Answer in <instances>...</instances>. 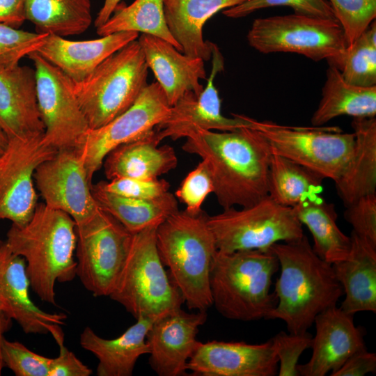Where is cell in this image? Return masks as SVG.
Here are the masks:
<instances>
[{
	"mask_svg": "<svg viewBox=\"0 0 376 376\" xmlns=\"http://www.w3.org/2000/svg\"><path fill=\"white\" fill-rule=\"evenodd\" d=\"M246 0H164L166 24L182 53L208 61L213 43L205 41L203 28L205 22L220 10Z\"/></svg>",
	"mask_w": 376,
	"mask_h": 376,
	"instance_id": "cell-27",
	"label": "cell"
},
{
	"mask_svg": "<svg viewBox=\"0 0 376 376\" xmlns=\"http://www.w3.org/2000/svg\"><path fill=\"white\" fill-rule=\"evenodd\" d=\"M207 217L203 210L197 214L178 210L156 230L159 258L190 310L212 305L210 273L217 249Z\"/></svg>",
	"mask_w": 376,
	"mask_h": 376,
	"instance_id": "cell-4",
	"label": "cell"
},
{
	"mask_svg": "<svg viewBox=\"0 0 376 376\" xmlns=\"http://www.w3.org/2000/svg\"><path fill=\"white\" fill-rule=\"evenodd\" d=\"M139 36L138 32L120 31L97 39L76 41L49 34L36 52L73 83H79L107 57Z\"/></svg>",
	"mask_w": 376,
	"mask_h": 376,
	"instance_id": "cell-23",
	"label": "cell"
},
{
	"mask_svg": "<svg viewBox=\"0 0 376 376\" xmlns=\"http://www.w3.org/2000/svg\"><path fill=\"white\" fill-rule=\"evenodd\" d=\"M336 68L351 84L365 87L376 86L375 20L347 47Z\"/></svg>",
	"mask_w": 376,
	"mask_h": 376,
	"instance_id": "cell-35",
	"label": "cell"
},
{
	"mask_svg": "<svg viewBox=\"0 0 376 376\" xmlns=\"http://www.w3.org/2000/svg\"><path fill=\"white\" fill-rule=\"evenodd\" d=\"M224 65L222 54L213 43L212 70L205 87L198 95L193 92L187 93L171 107L166 118L155 127L161 141L165 138H186L198 129L220 132L242 127L255 129L256 120L243 115L228 118L221 113V100L214 80L224 70Z\"/></svg>",
	"mask_w": 376,
	"mask_h": 376,
	"instance_id": "cell-16",
	"label": "cell"
},
{
	"mask_svg": "<svg viewBox=\"0 0 376 376\" xmlns=\"http://www.w3.org/2000/svg\"><path fill=\"white\" fill-rule=\"evenodd\" d=\"M4 366L16 376H49L52 358L38 354L18 341L4 338L2 344Z\"/></svg>",
	"mask_w": 376,
	"mask_h": 376,
	"instance_id": "cell-39",
	"label": "cell"
},
{
	"mask_svg": "<svg viewBox=\"0 0 376 376\" xmlns=\"http://www.w3.org/2000/svg\"><path fill=\"white\" fill-rule=\"evenodd\" d=\"M269 249L278 259L280 275L274 292L277 304L267 319L283 321L289 333L307 332L319 313L336 306L343 288L332 265L315 252L305 235Z\"/></svg>",
	"mask_w": 376,
	"mask_h": 376,
	"instance_id": "cell-2",
	"label": "cell"
},
{
	"mask_svg": "<svg viewBox=\"0 0 376 376\" xmlns=\"http://www.w3.org/2000/svg\"><path fill=\"white\" fill-rule=\"evenodd\" d=\"M107 191L124 196L155 199L163 197L169 191L170 185L164 179L118 178L109 182L100 181Z\"/></svg>",
	"mask_w": 376,
	"mask_h": 376,
	"instance_id": "cell-42",
	"label": "cell"
},
{
	"mask_svg": "<svg viewBox=\"0 0 376 376\" xmlns=\"http://www.w3.org/2000/svg\"><path fill=\"white\" fill-rule=\"evenodd\" d=\"M278 358L279 376L299 375L297 365L301 354L312 345L313 336L307 331L286 334L281 331L272 338Z\"/></svg>",
	"mask_w": 376,
	"mask_h": 376,
	"instance_id": "cell-41",
	"label": "cell"
},
{
	"mask_svg": "<svg viewBox=\"0 0 376 376\" xmlns=\"http://www.w3.org/2000/svg\"><path fill=\"white\" fill-rule=\"evenodd\" d=\"M75 228L70 216L43 203L26 224H12L7 232L6 244L24 259L31 288L42 301L56 306V282L77 276Z\"/></svg>",
	"mask_w": 376,
	"mask_h": 376,
	"instance_id": "cell-3",
	"label": "cell"
},
{
	"mask_svg": "<svg viewBox=\"0 0 376 376\" xmlns=\"http://www.w3.org/2000/svg\"><path fill=\"white\" fill-rule=\"evenodd\" d=\"M148 69L153 72L171 107L185 94L198 95L203 90L201 79H206L203 59L190 57L167 41L146 33L138 38Z\"/></svg>",
	"mask_w": 376,
	"mask_h": 376,
	"instance_id": "cell-21",
	"label": "cell"
},
{
	"mask_svg": "<svg viewBox=\"0 0 376 376\" xmlns=\"http://www.w3.org/2000/svg\"><path fill=\"white\" fill-rule=\"evenodd\" d=\"M279 269L278 259L270 249L217 250L210 273L212 305L227 319L246 322L267 319L277 304L271 287Z\"/></svg>",
	"mask_w": 376,
	"mask_h": 376,
	"instance_id": "cell-5",
	"label": "cell"
},
{
	"mask_svg": "<svg viewBox=\"0 0 376 376\" xmlns=\"http://www.w3.org/2000/svg\"><path fill=\"white\" fill-rule=\"evenodd\" d=\"M249 45L263 54L290 52L336 67L347 42L336 19L297 13L256 19L247 33Z\"/></svg>",
	"mask_w": 376,
	"mask_h": 376,
	"instance_id": "cell-8",
	"label": "cell"
},
{
	"mask_svg": "<svg viewBox=\"0 0 376 376\" xmlns=\"http://www.w3.org/2000/svg\"><path fill=\"white\" fill-rule=\"evenodd\" d=\"M269 142L273 154L301 164L336 182L343 173L353 152L354 132L338 127H292L269 120L256 122Z\"/></svg>",
	"mask_w": 376,
	"mask_h": 376,
	"instance_id": "cell-10",
	"label": "cell"
},
{
	"mask_svg": "<svg viewBox=\"0 0 376 376\" xmlns=\"http://www.w3.org/2000/svg\"><path fill=\"white\" fill-rule=\"evenodd\" d=\"M207 224L218 251L267 250L274 244L304 236L303 225L292 207L269 196L247 207L223 210L209 216Z\"/></svg>",
	"mask_w": 376,
	"mask_h": 376,
	"instance_id": "cell-9",
	"label": "cell"
},
{
	"mask_svg": "<svg viewBox=\"0 0 376 376\" xmlns=\"http://www.w3.org/2000/svg\"><path fill=\"white\" fill-rule=\"evenodd\" d=\"M44 134L8 139L0 155V220L26 224L38 205L34 173L57 152Z\"/></svg>",
	"mask_w": 376,
	"mask_h": 376,
	"instance_id": "cell-14",
	"label": "cell"
},
{
	"mask_svg": "<svg viewBox=\"0 0 376 376\" xmlns=\"http://www.w3.org/2000/svg\"><path fill=\"white\" fill-rule=\"evenodd\" d=\"M28 57L34 65L45 141L56 150L80 147L90 128L74 93L72 81L38 52Z\"/></svg>",
	"mask_w": 376,
	"mask_h": 376,
	"instance_id": "cell-12",
	"label": "cell"
},
{
	"mask_svg": "<svg viewBox=\"0 0 376 376\" xmlns=\"http://www.w3.org/2000/svg\"><path fill=\"white\" fill-rule=\"evenodd\" d=\"M170 109L159 84L152 82L123 113L98 128L90 129L79 147L90 183L111 150L148 134L166 118Z\"/></svg>",
	"mask_w": 376,
	"mask_h": 376,
	"instance_id": "cell-13",
	"label": "cell"
},
{
	"mask_svg": "<svg viewBox=\"0 0 376 376\" xmlns=\"http://www.w3.org/2000/svg\"><path fill=\"white\" fill-rule=\"evenodd\" d=\"M33 178L44 203L68 214L76 225L89 221L99 210L79 148L58 150L38 166Z\"/></svg>",
	"mask_w": 376,
	"mask_h": 376,
	"instance_id": "cell-15",
	"label": "cell"
},
{
	"mask_svg": "<svg viewBox=\"0 0 376 376\" xmlns=\"http://www.w3.org/2000/svg\"><path fill=\"white\" fill-rule=\"evenodd\" d=\"M113 13L104 24L96 28L99 36L120 31L141 32L166 40L182 52L166 24L164 0H135L129 6L116 8Z\"/></svg>",
	"mask_w": 376,
	"mask_h": 376,
	"instance_id": "cell-34",
	"label": "cell"
},
{
	"mask_svg": "<svg viewBox=\"0 0 376 376\" xmlns=\"http://www.w3.org/2000/svg\"><path fill=\"white\" fill-rule=\"evenodd\" d=\"M213 191L211 173L206 163L201 160L184 178L174 195L185 205V211L197 214L203 210V202Z\"/></svg>",
	"mask_w": 376,
	"mask_h": 376,
	"instance_id": "cell-40",
	"label": "cell"
},
{
	"mask_svg": "<svg viewBox=\"0 0 376 376\" xmlns=\"http://www.w3.org/2000/svg\"><path fill=\"white\" fill-rule=\"evenodd\" d=\"M336 20L351 45L375 20L376 0H329Z\"/></svg>",
	"mask_w": 376,
	"mask_h": 376,
	"instance_id": "cell-37",
	"label": "cell"
},
{
	"mask_svg": "<svg viewBox=\"0 0 376 376\" xmlns=\"http://www.w3.org/2000/svg\"><path fill=\"white\" fill-rule=\"evenodd\" d=\"M320 175L279 155L272 154L268 176V196L283 206L293 207L306 196L320 194Z\"/></svg>",
	"mask_w": 376,
	"mask_h": 376,
	"instance_id": "cell-33",
	"label": "cell"
},
{
	"mask_svg": "<svg viewBox=\"0 0 376 376\" xmlns=\"http://www.w3.org/2000/svg\"><path fill=\"white\" fill-rule=\"evenodd\" d=\"M12 327V319L0 311V375L2 370L5 367L2 359V344L5 338L4 334L10 330Z\"/></svg>",
	"mask_w": 376,
	"mask_h": 376,
	"instance_id": "cell-48",
	"label": "cell"
},
{
	"mask_svg": "<svg viewBox=\"0 0 376 376\" xmlns=\"http://www.w3.org/2000/svg\"><path fill=\"white\" fill-rule=\"evenodd\" d=\"M376 372V354L367 349L352 354L331 376H363Z\"/></svg>",
	"mask_w": 376,
	"mask_h": 376,
	"instance_id": "cell-45",
	"label": "cell"
},
{
	"mask_svg": "<svg viewBox=\"0 0 376 376\" xmlns=\"http://www.w3.org/2000/svg\"><path fill=\"white\" fill-rule=\"evenodd\" d=\"M76 276L95 297H109L126 259L132 233L99 207L76 225Z\"/></svg>",
	"mask_w": 376,
	"mask_h": 376,
	"instance_id": "cell-11",
	"label": "cell"
},
{
	"mask_svg": "<svg viewBox=\"0 0 376 376\" xmlns=\"http://www.w3.org/2000/svg\"><path fill=\"white\" fill-rule=\"evenodd\" d=\"M48 35L0 23V70H8L19 66L23 57L38 50Z\"/></svg>",
	"mask_w": 376,
	"mask_h": 376,
	"instance_id": "cell-36",
	"label": "cell"
},
{
	"mask_svg": "<svg viewBox=\"0 0 376 376\" xmlns=\"http://www.w3.org/2000/svg\"><path fill=\"white\" fill-rule=\"evenodd\" d=\"M206 320V311L187 313L180 308L153 322L146 343L148 363L157 375H187L188 361L200 343L198 329Z\"/></svg>",
	"mask_w": 376,
	"mask_h": 376,
	"instance_id": "cell-17",
	"label": "cell"
},
{
	"mask_svg": "<svg viewBox=\"0 0 376 376\" xmlns=\"http://www.w3.org/2000/svg\"><path fill=\"white\" fill-rule=\"evenodd\" d=\"M278 358L272 338L260 344L200 342L187 363L197 376H274Z\"/></svg>",
	"mask_w": 376,
	"mask_h": 376,
	"instance_id": "cell-18",
	"label": "cell"
},
{
	"mask_svg": "<svg viewBox=\"0 0 376 376\" xmlns=\"http://www.w3.org/2000/svg\"><path fill=\"white\" fill-rule=\"evenodd\" d=\"M24 6L26 19L40 33L78 35L92 22L90 0H24Z\"/></svg>",
	"mask_w": 376,
	"mask_h": 376,
	"instance_id": "cell-32",
	"label": "cell"
},
{
	"mask_svg": "<svg viewBox=\"0 0 376 376\" xmlns=\"http://www.w3.org/2000/svg\"><path fill=\"white\" fill-rule=\"evenodd\" d=\"M49 334L58 345L59 353L56 358H52L49 376H89L93 374L92 370L65 347L61 325H54Z\"/></svg>",
	"mask_w": 376,
	"mask_h": 376,
	"instance_id": "cell-44",
	"label": "cell"
},
{
	"mask_svg": "<svg viewBox=\"0 0 376 376\" xmlns=\"http://www.w3.org/2000/svg\"><path fill=\"white\" fill-rule=\"evenodd\" d=\"M288 6L295 13L311 17L336 19L330 4L326 0H246L223 10L227 17L237 19L266 8Z\"/></svg>",
	"mask_w": 376,
	"mask_h": 376,
	"instance_id": "cell-38",
	"label": "cell"
},
{
	"mask_svg": "<svg viewBox=\"0 0 376 376\" xmlns=\"http://www.w3.org/2000/svg\"><path fill=\"white\" fill-rule=\"evenodd\" d=\"M345 207L344 218L352 232L376 245V194L363 196Z\"/></svg>",
	"mask_w": 376,
	"mask_h": 376,
	"instance_id": "cell-43",
	"label": "cell"
},
{
	"mask_svg": "<svg viewBox=\"0 0 376 376\" xmlns=\"http://www.w3.org/2000/svg\"><path fill=\"white\" fill-rule=\"evenodd\" d=\"M348 256L332 267L343 290L340 308L347 313L376 312V245L352 231Z\"/></svg>",
	"mask_w": 376,
	"mask_h": 376,
	"instance_id": "cell-24",
	"label": "cell"
},
{
	"mask_svg": "<svg viewBox=\"0 0 376 376\" xmlns=\"http://www.w3.org/2000/svg\"><path fill=\"white\" fill-rule=\"evenodd\" d=\"M182 149L206 163L213 181V194L223 210L250 206L268 196L273 153L258 130L198 129L186 137Z\"/></svg>",
	"mask_w": 376,
	"mask_h": 376,
	"instance_id": "cell-1",
	"label": "cell"
},
{
	"mask_svg": "<svg viewBox=\"0 0 376 376\" xmlns=\"http://www.w3.org/2000/svg\"><path fill=\"white\" fill-rule=\"evenodd\" d=\"M0 130L8 140L44 134L34 69L0 70Z\"/></svg>",
	"mask_w": 376,
	"mask_h": 376,
	"instance_id": "cell-22",
	"label": "cell"
},
{
	"mask_svg": "<svg viewBox=\"0 0 376 376\" xmlns=\"http://www.w3.org/2000/svg\"><path fill=\"white\" fill-rule=\"evenodd\" d=\"M340 116L354 118H375L376 116V86H359L347 82L340 70L329 65L319 104L311 122L320 127Z\"/></svg>",
	"mask_w": 376,
	"mask_h": 376,
	"instance_id": "cell-29",
	"label": "cell"
},
{
	"mask_svg": "<svg viewBox=\"0 0 376 376\" xmlns=\"http://www.w3.org/2000/svg\"><path fill=\"white\" fill-rule=\"evenodd\" d=\"M156 129L144 136L122 144L104 158L102 166L109 180L118 178H157L173 170L178 157L173 147L158 146Z\"/></svg>",
	"mask_w": 376,
	"mask_h": 376,
	"instance_id": "cell-25",
	"label": "cell"
},
{
	"mask_svg": "<svg viewBox=\"0 0 376 376\" xmlns=\"http://www.w3.org/2000/svg\"><path fill=\"white\" fill-rule=\"evenodd\" d=\"M25 20L24 0H0V23L18 29Z\"/></svg>",
	"mask_w": 376,
	"mask_h": 376,
	"instance_id": "cell-46",
	"label": "cell"
},
{
	"mask_svg": "<svg viewBox=\"0 0 376 376\" xmlns=\"http://www.w3.org/2000/svg\"><path fill=\"white\" fill-rule=\"evenodd\" d=\"M352 127L355 143L351 158L334 182L346 207L359 198L376 194V119L354 118Z\"/></svg>",
	"mask_w": 376,
	"mask_h": 376,
	"instance_id": "cell-28",
	"label": "cell"
},
{
	"mask_svg": "<svg viewBox=\"0 0 376 376\" xmlns=\"http://www.w3.org/2000/svg\"><path fill=\"white\" fill-rule=\"evenodd\" d=\"M353 316L334 306L315 317L312 354L308 362L297 365L299 375L331 374L352 354L367 349L363 329L355 326Z\"/></svg>",
	"mask_w": 376,
	"mask_h": 376,
	"instance_id": "cell-19",
	"label": "cell"
},
{
	"mask_svg": "<svg viewBox=\"0 0 376 376\" xmlns=\"http://www.w3.org/2000/svg\"><path fill=\"white\" fill-rule=\"evenodd\" d=\"M1 242H2L0 240V244H1Z\"/></svg>",
	"mask_w": 376,
	"mask_h": 376,
	"instance_id": "cell-50",
	"label": "cell"
},
{
	"mask_svg": "<svg viewBox=\"0 0 376 376\" xmlns=\"http://www.w3.org/2000/svg\"><path fill=\"white\" fill-rule=\"evenodd\" d=\"M120 1L121 0H104L103 6L95 19L94 24L96 28L102 26L109 19Z\"/></svg>",
	"mask_w": 376,
	"mask_h": 376,
	"instance_id": "cell-47",
	"label": "cell"
},
{
	"mask_svg": "<svg viewBox=\"0 0 376 376\" xmlns=\"http://www.w3.org/2000/svg\"><path fill=\"white\" fill-rule=\"evenodd\" d=\"M8 139L0 130V155L3 152L8 144Z\"/></svg>",
	"mask_w": 376,
	"mask_h": 376,
	"instance_id": "cell-49",
	"label": "cell"
},
{
	"mask_svg": "<svg viewBox=\"0 0 376 376\" xmlns=\"http://www.w3.org/2000/svg\"><path fill=\"white\" fill-rule=\"evenodd\" d=\"M30 281L24 259L14 253L5 242L0 244V311L14 320L26 334H47L67 315L47 313L31 300Z\"/></svg>",
	"mask_w": 376,
	"mask_h": 376,
	"instance_id": "cell-20",
	"label": "cell"
},
{
	"mask_svg": "<svg viewBox=\"0 0 376 376\" xmlns=\"http://www.w3.org/2000/svg\"><path fill=\"white\" fill-rule=\"evenodd\" d=\"M153 321L139 318L120 336L106 339L86 327L79 336L82 348L91 352L98 360V376H131L139 358L148 354L147 333Z\"/></svg>",
	"mask_w": 376,
	"mask_h": 376,
	"instance_id": "cell-26",
	"label": "cell"
},
{
	"mask_svg": "<svg viewBox=\"0 0 376 376\" xmlns=\"http://www.w3.org/2000/svg\"><path fill=\"white\" fill-rule=\"evenodd\" d=\"M137 39L107 57L85 79L72 82L90 129L128 109L148 85V68Z\"/></svg>",
	"mask_w": 376,
	"mask_h": 376,
	"instance_id": "cell-7",
	"label": "cell"
},
{
	"mask_svg": "<svg viewBox=\"0 0 376 376\" xmlns=\"http://www.w3.org/2000/svg\"><path fill=\"white\" fill-rule=\"evenodd\" d=\"M154 225L132 233L129 251L109 296L136 320H156L181 308L182 296L159 258Z\"/></svg>",
	"mask_w": 376,
	"mask_h": 376,
	"instance_id": "cell-6",
	"label": "cell"
},
{
	"mask_svg": "<svg viewBox=\"0 0 376 376\" xmlns=\"http://www.w3.org/2000/svg\"><path fill=\"white\" fill-rule=\"evenodd\" d=\"M91 189L98 207L114 217L131 233L159 225L179 210L178 199L170 192L159 198L142 199L108 191L99 182L92 184Z\"/></svg>",
	"mask_w": 376,
	"mask_h": 376,
	"instance_id": "cell-31",
	"label": "cell"
},
{
	"mask_svg": "<svg viewBox=\"0 0 376 376\" xmlns=\"http://www.w3.org/2000/svg\"><path fill=\"white\" fill-rule=\"evenodd\" d=\"M298 220L306 226L313 239V249L325 261L333 264L345 259L351 249V237L337 225L335 205L320 194L306 196L292 207Z\"/></svg>",
	"mask_w": 376,
	"mask_h": 376,
	"instance_id": "cell-30",
	"label": "cell"
}]
</instances>
